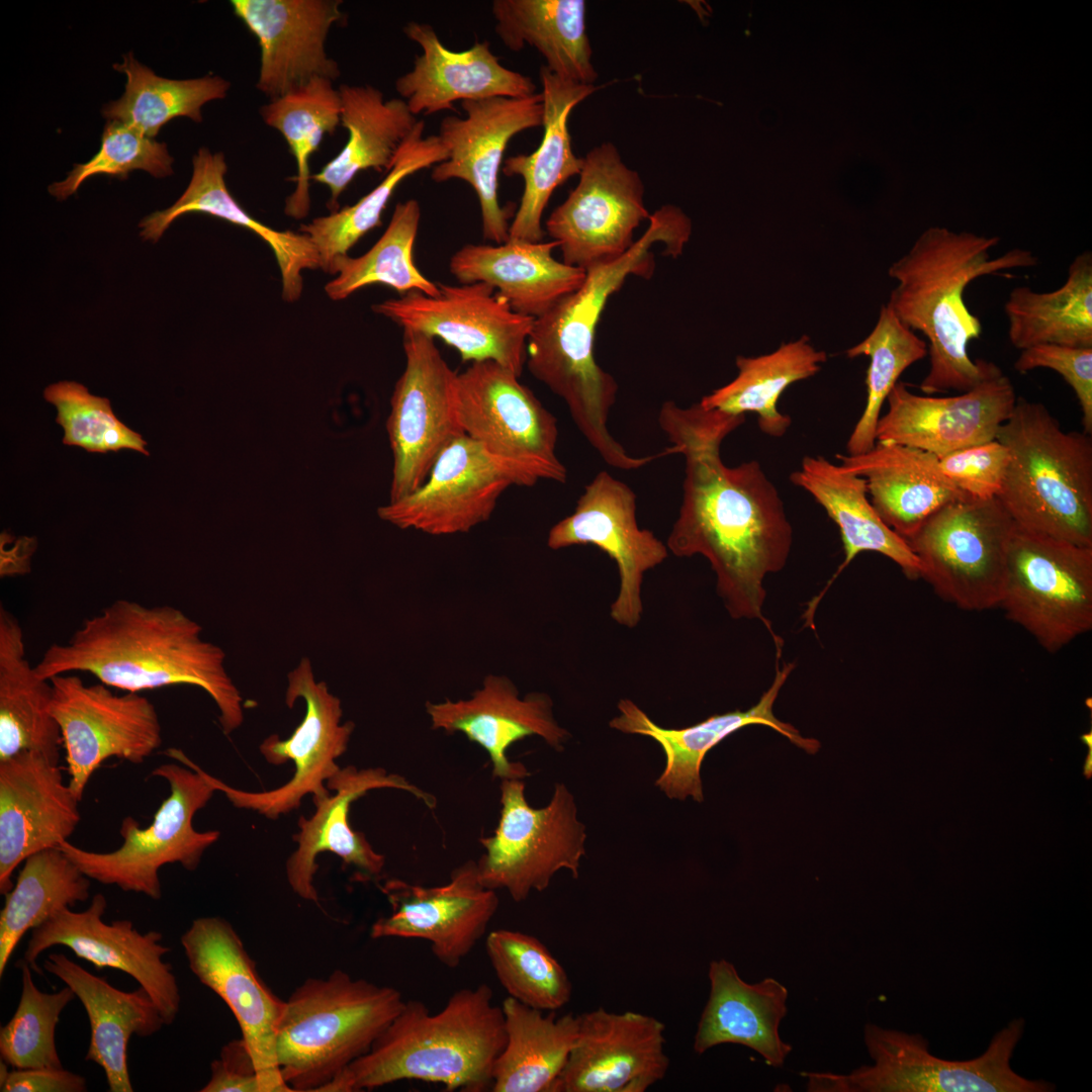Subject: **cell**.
<instances>
[{
  "label": "cell",
  "instance_id": "obj_1",
  "mask_svg": "<svg viewBox=\"0 0 1092 1092\" xmlns=\"http://www.w3.org/2000/svg\"><path fill=\"white\" fill-rule=\"evenodd\" d=\"M745 415L665 401L658 423L685 458L682 500L666 546L676 557L702 555L717 578V592L734 619H757L782 640L763 616V581L789 558L793 530L783 499L757 460L727 466L724 439Z\"/></svg>",
  "mask_w": 1092,
  "mask_h": 1092
},
{
  "label": "cell",
  "instance_id": "obj_2",
  "mask_svg": "<svg viewBox=\"0 0 1092 1092\" xmlns=\"http://www.w3.org/2000/svg\"><path fill=\"white\" fill-rule=\"evenodd\" d=\"M644 234L620 258L586 270L581 286L534 320L527 343L530 373L563 399L572 421L603 460L618 469L645 466L644 456L631 455L610 433L609 416L618 384L594 356L596 329L612 294L630 276L649 278L655 268L652 247L679 256L692 235L690 217L672 204L650 214Z\"/></svg>",
  "mask_w": 1092,
  "mask_h": 1092
},
{
  "label": "cell",
  "instance_id": "obj_3",
  "mask_svg": "<svg viewBox=\"0 0 1092 1092\" xmlns=\"http://www.w3.org/2000/svg\"><path fill=\"white\" fill-rule=\"evenodd\" d=\"M201 634V626L175 607L117 599L85 619L67 642L50 645L34 668L44 679L88 672L129 693L200 688L213 700L222 732L230 735L244 721L243 698L225 669V653Z\"/></svg>",
  "mask_w": 1092,
  "mask_h": 1092
},
{
  "label": "cell",
  "instance_id": "obj_4",
  "mask_svg": "<svg viewBox=\"0 0 1092 1092\" xmlns=\"http://www.w3.org/2000/svg\"><path fill=\"white\" fill-rule=\"evenodd\" d=\"M999 242L998 237L933 226L888 269L897 285L887 304L928 341L930 367L919 385L926 395L965 392L986 372L989 361L969 356V344L981 336L982 324L964 300L967 286L985 275L1037 264L1033 253L1021 248L990 259L989 251Z\"/></svg>",
  "mask_w": 1092,
  "mask_h": 1092
},
{
  "label": "cell",
  "instance_id": "obj_5",
  "mask_svg": "<svg viewBox=\"0 0 1092 1092\" xmlns=\"http://www.w3.org/2000/svg\"><path fill=\"white\" fill-rule=\"evenodd\" d=\"M492 998L482 983L455 991L437 1013L420 1000L404 1001L370 1051L320 1091L372 1090L401 1080L440 1083L450 1092L488 1090L506 1043L504 1012Z\"/></svg>",
  "mask_w": 1092,
  "mask_h": 1092
},
{
  "label": "cell",
  "instance_id": "obj_6",
  "mask_svg": "<svg viewBox=\"0 0 1092 1092\" xmlns=\"http://www.w3.org/2000/svg\"><path fill=\"white\" fill-rule=\"evenodd\" d=\"M996 440L1009 452L997 498L1022 529L1092 548V439L1017 396Z\"/></svg>",
  "mask_w": 1092,
  "mask_h": 1092
},
{
  "label": "cell",
  "instance_id": "obj_7",
  "mask_svg": "<svg viewBox=\"0 0 1092 1092\" xmlns=\"http://www.w3.org/2000/svg\"><path fill=\"white\" fill-rule=\"evenodd\" d=\"M400 992L342 970L309 978L285 1001L277 1062L293 1092L320 1091L367 1054L404 1004Z\"/></svg>",
  "mask_w": 1092,
  "mask_h": 1092
},
{
  "label": "cell",
  "instance_id": "obj_8",
  "mask_svg": "<svg viewBox=\"0 0 1092 1092\" xmlns=\"http://www.w3.org/2000/svg\"><path fill=\"white\" fill-rule=\"evenodd\" d=\"M1023 1018L1011 1020L990 1040L980 1056L945 1060L932 1055L919 1033L882 1028L868 1023L864 1042L874 1061L847 1075L802 1073L812 1092H1052L1044 1080L1027 1079L1011 1067L1023 1036Z\"/></svg>",
  "mask_w": 1092,
  "mask_h": 1092
},
{
  "label": "cell",
  "instance_id": "obj_9",
  "mask_svg": "<svg viewBox=\"0 0 1092 1092\" xmlns=\"http://www.w3.org/2000/svg\"><path fill=\"white\" fill-rule=\"evenodd\" d=\"M165 753L185 766L172 762L152 770L151 776L168 782L170 795L148 827L141 828L130 816L123 818L119 828L122 844L109 852L85 850L68 840L59 846L91 880L153 900L162 896L159 871L163 866L180 863L195 871L204 851L220 835L217 830L197 831L192 824L195 813L216 792L204 770L178 748H168Z\"/></svg>",
  "mask_w": 1092,
  "mask_h": 1092
},
{
  "label": "cell",
  "instance_id": "obj_10",
  "mask_svg": "<svg viewBox=\"0 0 1092 1092\" xmlns=\"http://www.w3.org/2000/svg\"><path fill=\"white\" fill-rule=\"evenodd\" d=\"M1014 522L998 498L947 503L906 542L920 578L943 601L982 612L1001 601Z\"/></svg>",
  "mask_w": 1092,
  "mask_h": 1092
},
{
  "label": "cell",
  "instance_id": "obj_11",
  "mask_svg": "<svg viewBox=\"0 0 1092 1092\" xmlns=\"http://www.w3.org/2000/svg\"><path fill=\"white\" fill-rule=\"evenodd\" d=\"M499 792L497 826L479 839L484 851L476 866L482 885L506 890L522 902L532 891L548 888L560 870L576 879L586 835L567 787L556 784L548 805L539 809L529 805L523 780L500 781Z\"/></svg>",
  "mask_w": 1092,
  "mask_h": 1092
},
{
  "label": "cell",
  "instance_id": "obj_12",
  "mask_svg": "<svg viewBox=\"0 0 1092 1092\" xmlns=\"http://www.w3.org/2000/svg\"><path fill=\"white\" fill-rule=\"evenodd\" d=\"M998 608L1048 652L1092 630V548L1014 524Z\"/></svg>",
  "mask_w": 1092,
  "mask_h": 1092
},
{
  "label": "cell",
  "instance_id": "obj_13",
  "mask_svg": "<svg viewBox=\"0 0 1092 1092\" xmlns=\"http://www.w3.org/2000/svg\"><path fill=\"white\" fill-rule=\"evenodd\" d=\"M510 369L472 362L455 381V411L464 434L532 486L564 483L567 469L556 455L557 421Z\"/></svg>",
  "mask_w": 1092,
  "mask_h": 1092
},
{
  "label": "cell",
  "instance_id": "obj_14",
  "mask_svg": "<svg viewBox=\"0 0 1092 1092\" xmlns=\"http://www.w3.org/2000/svg\"><path fill=\"white\" fill-rule=\"evenodd\" d=\"M287 678L285 704L292 708L296 700L303 699L304 717L287 739L272 734L259 748L270 764L291 760L295 766L292 778L270 791L248 792L231 787L204 770L216 792L223 793L235 807L272 820L297 809L306 795L315 799L330 793L326 783L341 768L336 760L346 752L355 728L352 721L341 723L340 699L329 691L325 681L315 680L307 657L301 658Z\"/></svg>",
  "mask_w": 1092,
  "mask_h": 1092
},
{
  "label": "cell",
  "instance_id": "obj_15",
  "mask_svg": "<svg viewBox=\"0 0 1092 1092\" xmlns=\"http://www.w3.org/2000/svg\"><path fill=\"white\" fill-rule=\"evenodd\" d=\"M51 713L59 724L69 785L82 800L91 776L110 757L143 763L162 744L154 704L141 693L115 694L73 673L52 677Z\"/></svg>",
  "mask_w": 1092,
  "mask_h": 1092
},
{
  "label": "cell",
  "instance_id": "obj_16",
  "mask_svg": "<svg viewBox=\"0 0 1092 1092\" xmlns=\"http://www.w3.org/2000/svg\"><path fill=\"white\" fill-rule=\"evenodd\" d=\"M577 185L545 222L559 243L563 262L588 270L623 256L634 244V232L650 214L644 184L617 147L604 142L589 150Z\"/></svg>",
  "mask_w": 1092,
  "mask_h": 1092
},
{
  "label": "cell",
  "instance_id": "obj_17",
  "mask_svg": "<svg viewBox=\"0 0 1092 1092\" xmlns=\"http://www.w3.org/2000/svg\"><path fill=\"white\" fill-rule=\"evenodd\" d=\"M434 340L403 330L405 367L395 383L386 423L393 459L389 502L420 487L444 448L465 435L455 411L457 373Z\"/></svg>",
  "mask_w": 1092,
  "mask_h": 1092
},
{
  "label": "cell",
  "instance_id": "obj_18",
  "mask_svg": "<svg viewBox=\"0 0 1092 1092\" xmlns=\"http://www.w3.org/2000/svg\"><path fill=\"white\" fill-rule=\"evenodd\" d=\"M438 286L436 296L414 291L373 309L403 330L444 341L462 361L491 360L520 376L535 318L513 310L487 283Z\"/></svg>",
  "mask_w": 1092,
  "mask_h": 1092
},
{
  "label": "cell",
  "instance_id": "obj_19",
  "mask_svg": "<svg viewBox=\"0 0 1092 1092\" xmlns=\"http://www.w3.org/2000/svg\"><path fill=\"white\" fill-rule=\"evenodd\" d=\"M190 971L228 1005L254 1059L261 1092H293L277 1062V1031L285 1001L260 977L233 927L218 916L199 917L181 935Z\"/></svg>",
  "mask_w": 1092,
  "mask_h": 1092
},
{
  "label": "cell",
  "instance_id": "obj_20",
  "mask_svg": "<svg viewBox=\"0 0 1092 1092\" xmlns=\"http://www.w3.org/2000/svg\"><path fill=\"white\" fill-rule=\"evenodd\" d=\"M464 117L441 120L438 136L448 158L433 167L437 182L460 179L475 191L481 212L483 238L496 245L509 240L513 207L498 202V174L506 148L516 134L543 125L541 92L529 97H492L461 101Z\"/></svg>",
  "mask_w": 1092,
  "mask_h": 1092
},
{
  "label": "cell",
  "instance_id": "obj_21",
  "mask_svg": "<svg viewBox=\"0 0 1092 1092\" xmlns=\"http://www.w3.org/2000/svg\"><path fill=\"white\" fill-rule=\"evenodd\" d=\"M106 898L97 893L84 911L69 907L57 911L31 930L22 961L42 975L38 957L52 946H66L98 970L111 968L132 977L151 995L165 1024H172L181 995L172 965L163 961L171 950L162 943L163 934L156 930L142 933L127 919L106 923Z\"/></svg>",
  "mask_w": 1092,
  "mask_h": 1092
},
{
  "label": "cell",
  "instance_id": "obj_22",
  "mask_svg": "<svg viewBox=\"0 0 1092 1092\" xmlns=\"http://www.w3.org/2000/svg\"><path fill=\"white\" fill-rule=\"evenodd\" d=\"M587 544L604 551L619 570L612 619L628 628L637 626L643 611V576L666 559L668 549L651 531L639 527L635 492L608 471H600L584 486L574 512L548 533L547 545L553 550Z\"/></svg>",
  "mask_w": 1092,
  "mask_h": 1092
},
{
  "label": "cell",
  "instance_id": "obj_23",
  "mask_svg": "<svg viewBox=\"0 0 1092 1092\" xmlns=\"http://www.w3.org/2000/svg\"><path fill=\"white\" fill-rule=\"evenodd\" d=\"M512 485L526 486L512 468L466 435L440 453L426 481L412 493L377 509L402 530L441 536L466 533L487 521Z\"/></svg>",
  "mask_w": 1092,
  "mask_h": 1092
},
{
  "label": "cell",
  "instance_id": "obj_24",
  "mask_svg": "<svg viewBox=\"0 0 1092 1092\" xmlns=\"http://www.w3.org/2000/svg\"><path fill=\"white\" fill-rule=\"evenodd\" d=\"M1016 400L1010 378L992 361L973 388L957 395H919L899 381L887 397L876 440L941 457L995 440Z\"/></svg>",
  "mask_w": 1092,
  "mask_h": 1092
},
{
  "label": "cell",
  "instance_id": "obj_25",
  "mask_svg": "<svg viewBox=\"0 0 1092 1092\" xmlns=\"http://www.w3.org/2000/svg\"><path fill=\"white\" fill-rule=\"evenodd\" d=\"M380 890L391 913L372 924L371 938L427 940L434 957L449 969L457 968L482 938L499 905L496 891L480 882L473 859L455 868L443 885L391 879Z\"/></svg>",
  "mask_w": 1092,
  "mask_h": 1092
},
{
  "label": "cell",
  "instance_id": "obj_26",
  "mask_svg": "<svg viewBox=\"0 0 1092 1092\" xmlns=\"http://www.w3.org/2000/svg\"><path fill=\"white\" fill-rule=\"evenodd\" d=\"M578 1020L554 1092H644L665 1077V1025L657 1018L600 1007Z\"/></svg>",
  "mask_w": 1092,
  "mask_h": 1092
},
{
  "label": "cell",
  "instance_id": "obj_27",
  "mask_svg": "<svg viewBox=\"0 0 1092 1092\" xmlns=\"http://www.w3.org/2000/svg\"><path fill=\"white\" fill-rule=\"evenodd\" d=\"M326 785L335 794L312 799L314 813L309 818H299V831L293 835L297 847L287 858L285 867L292 891L314 903L318 902L314 886L317 854L325 851L335 853L345 866L355 870L360 881L379 877L384 868V855L375 851L365 835L353 830L349 824L348 815L354 801L371 790L395 789L412 794L430 809L437 805L433 795L381 767L359 769L348 765L340 768Z\"/></svg>",
  "mask_w": 1092,
  "mask_h": 1092
},
{
  "label": "cell",
  "instance_id": "obj_28",
  "mask_svg": "<svg viewBox=\"0 0 1092 1092\" xmlns=\"http://www.w3.org/2000/svg\"><path fill=\"white\" fill-rule=\"evenodd\" d=\"M59 762L35 752L0 761V894L33 853L59 847L81 820L79 802Z\"/></svg>",
  "mask_w": 1092,
  "mask_h": 1092
},
{
  "label": "cell",
  "instance_id": "obj_29",
  "mask_svg": "<svg viewBox=\"0 0 1092 1092\" xmlns=\"http://www.w3.org/2000/svg\"><path fill=\"white\" fill-rule=\"evenodd\" d=\"M339 0H233L234 13L261 50L256 87L271 99L321 77L340 76L325 49L330 28L342 17Z\"/></svg>",
  "mask_w": 1092,
  "mask_h": 1092
},
{
  "label": "cell",
  "instance_id": "obj_30",
  "mask_svg": "<svg viewBox=\"0 0 1092 1092\" xmlns=\"http://www.w3.org/2000/svg\"><path fill=\"white\" fill-rule=\"evenodd\" d=\"M426 712L433 729L462 733L482 747L489 757L492 778L500 781L530 776L523 763L507 756L515 742L537 735L559 751L569 737L553 717L549 696L531 693L521 698L512 680L502 675H487L469 699L427 702Z\"/></svg>",
  "mask_w": 1092,
  "mask_h": 1092
},
{
  "label": "cell",
  "instance_id": "obj_31",
  "mask_svg": "<svg viewBox=\"0 0 1092 1092\" xmlns=\"http://www.w3.org/2000/svg\"><path fill=\"white\" fill-rule=\"evenodd\" d=\"M794 666L793 663H785L780 668L777 663L770 687L746 711L714 715L687 728L666 729L656 725L632 701L624 699L618 704L620 715L611 720L610 726L624 733L641 734L657 741L664 751L666 764L655 786L670 799L692 797L701 803L704 794L700 770L707 752L743 727L767 726L806 752L814 754L818 751L819 741L801 736L796 728L780 721L772 712L775 701Z\"/></svg>",
  "mask_w": 1092,
  "mask_h": 1092
},
{
  "label": "cell",
  "instance_id": "obj_32",
  "mask_svg": "<svg viewBox=\"0 0 1092 1092\" xmlns=\"http://www.w3.org/2000/svg\"><path fill=\"white\" fill-rule=\"evenodd\" d=\"M403 32L423 52L413 69L395 81L396 91L415 115L454 111L456 101L537 93L530 77L499 63L488 41L456 52L446 48L428 23L410 21Z\"/></svg>",
  "mask_w": 1092,
  "mask_h": 1092
},
{
  "label": "cell",
  "instance_id": "obj_33",
  "mask_svg": "<svg viewBox=\"0 0 1092 1092\" xmlns=\"http://www.w3.org/2000/svg\"><path fill=\"white\" fill-rule=\"evenodd\" d=\"M556 241L527 242L510 239L499 245H465L449 262L461 283H487L513 310L537 318L577 290L586 271L559 262Z\"/></svg>",
  "mask_w": 1092,
  "mask_h": 1092
},
{
  "label": "cell",
  "instance_id": "obj_34",
  "mask_svg": "<svg viewBox=\"0 0 1092 1092\" xmlns=\"http://www.w3.org/2000/svg\"><path fill=\"white\" fill-rule=\"evenodd\" d=\"M544 105L543 139L529 155L507 158L502 167L506 176H520L524 191L510 223L509 238L541 242L545 236L542 216L557 187L578 175L583 158L577 157L571 146L568 129L572 109L590 96L598 87L562 78L545 65L540 69Z\"/></svg>",
  "mask_w": 1092,
  "mask_h": 1092
},
{
  "label": "cell",
  "instance_id": "obj_35",
  "mask_svg": "<svg viewBox=\"0 0 1092 1092\" xmlns=\"http://www.w3.org/2000/svg\"><path fill=\"white\" fill-rule=\"evenodd\" d=\"M43 969L70 987L87 1012L91 1034L85 1060L102 1068L110 1092L133 1091L127 1065L130 1036H151L165 1025L151 995L141 986L121 991L62 952L50 953Z\"/></svg>",
  "mask_w": 1092,
  "mask_h": 1092
},
{
  "label": "cell",
  "instance_id": "obj_36",
  "mask_svg": "<svg viewBox=\"0 0 1092 1092\" xmlns=\"http://www.w3.org/2000/svg\"><path fill=\"white\" fill-rule=\"evenodd\" d=\"M710 995L699 1020L694 1051L702 1055L722 1043L745 1045L767 1065L782 1067L792 1046L779 1027L787 1015L788 990L774 978L749 984L722 959L709 967Z\"/></svg>",
  "mask_w": 1092,
  "mask_h": 1092
},
{
  "label": "cell",
  "instance_id": "obj_37",
  "mask_svg": "<svg viewBox=\"0 0 1092 1092\" xmlns=\"http://www.w3.org/2000/svg\"><path fill=\"white\" fill-rule=\"evenodd\" d=\"M836 457L843 470L864 478L874 509L905 541L941 507L969 497L940 474L935 455L919 449L876 442L866 453Z\"/></svg>",
  "mask_w": 1092,
  "mask_h": 1092
},
{
  "label": "cell",
  "instance_id": "obj_38",
  "mask_svg": "<svg viewBox=\"0 0 1092 1092\" xmlns=\"http://www.w3.org/2000/svg\"><path fill=\"white\" fill-rule=\"evenodd\" d=\"M190 182L178 200L164 210L144 217L139 226L145 241L157 242L170 224L189 212L206 213L251 230L273 250L282 281V296L287 301L299 298L301 271L320 267L316 249L309 237L292 231H276L253 218L230 193L224 176L226 163L220 152L212 154L201 148L192 159Z\"/></svg>",
  "mask_w": 1092,
  "mask_h": 1092
},
{
  "label": "cell",
  "instance_id": "obj_39",
  "mask_svg": "<svg viewBox=\"0 0 1092 1092\" xmlns=\"http://www.w3.org/2000/svg\"><path fill=\"white\" fill-rule=\"evenodd\" d=\"M790 479L824 509L837 525L843 544L844 560L818 598H822L832 580L864 551L891 559L909 579L920 578L917 557L907 542L880 518L868 496L864 478L843 470L823 456H805Z\"/></svg>",
  "mask_w": 1092,
  "mask_h": 1092
},
{
  "label": "cell",
  "instance_id": "obj_40",
  "mask_svg": "<svg viewBox=\"0 0 1092 1092\" xmlns=\"http://www.w3.org/2000/svg\"><path fill=\"white\" fill-rule=\"evenodd\" d=\"M338 90L341 124L348 130V140L333 160L311 175L312 180L329 188L330 207L336 210L339 196L359 172L391 169L419 122L403 99L386 100L371 85L342 84Z\"/></svg>",
  "mask_w": 1092,
  "mask_h": 1092
},
{
  "label": "cell",
  "instance_id": "obj_41",
  "mask_svg": "<svg viewBox=\"0 0 1092 1092\" xmlns=\"http://www.w3.org/2000/svg\"><path fill=\"white\" fill-rule=\"evenodd\" d=\"M53 687L26 658L18 620L0 607V761L21 752L60 759L62 735L51 713Z\"/></svg>",
  "mask_w": 1092,
  "mask_h": 1092
},
{
  "label": "cell",
  "instance_id": "obj_42",
  "mask_svg": "<svg viewBox=\"0 0 1092 1092\" xmlns=\"http://www.w3.org/2000/svg\"><path fill=\"white\" fill-rule=\"evenodd\" d=\"M494 30L506 48H534L554 74L594 85L598 73L586 32L583 0H494Z\"/></svg>",
  "mask_w": 1092,
  "mask_h": 1092
},
{
  "label": "cell",
  "instance_id": "obj_43",
  "mask_svg": "<svg viewBox=\"0 0 1092 1092\" xmlns=\"http://www.w3.org/2000/svg\"><path fill=\"white\" fill-rule=\"evenodd\" d=\"M506 1043L492 1067L493 1092H554L578 1031V1015L527 1006L513 997L502 1004Z\"/></svg>",
  "mask_w": 1092,
  "mask_h": 1092
},
{
  "label": "cell",
  "instance_id": "obj_44",
  "mask_svg": "<svg viewBox=\"0 0 1092 1092\" xmlns=\"http://www.w3.org/2000/svg\"><path fill=\"white\" fill-rule=\"evenodd\" d=\"M827 359V353L816 349L806 335L768 354L739 355L735 360L736 377L699 402L705 408L734 415L754 413L762 433L781 438L792 424L791 417L778 410L781 395L793 383L816 375Z\"/></svg>",
  "mask_w": 1092,
  "mask_h": 1092
},
{
  "label": "cell",
  "instance_id": "obj_45",
  "mask_svg": "<svg viewBox=\"0 0 1092 1092\" xmlns=\"http://www.w3.org/2000/svg\"><path fill=\"white\" fill-rule=\"evenodd\" d=\"M1008 338L1023 350L1037 345L1092 347V255L1085 251L1072 261L1059 288L1036 292L1016 286L1004 304Z\"/></svg>",
  "mask_w": 1092,
  "mask_h": 1092
},
{
  "label": "cell",
  "instance_id": "obj_46",
  "mask_svg": "<svg viewBox=\"0 0 1092 1092\" xmlns=\"http://www.w3.org/2000/svg\"><path fill=\"white\" fill-rule=\"evenodd\" d=\"M88 878L60 847L31 854L0 912V977L23 935L57 911L89 898Z\"/></svg>",
  "mask_w": 1092,
  "mask_h": 1092
},
{
  "label": "cell",
  "instance_id": "obj_47",
  "mask_svg": "<svg viewBox=\"0 0 1092 1092\" xmlns=\"http://www.w3.org/2000/svg\"><path fill=\"white\" fill-rule=\"evenodd\" d=\"M424 120L401 147L384 179L356 203L320 216L299 232L309 237L320 258V267L330 273L334 261L348 251L368 232L380 225L381 215L397 186L408 176L434 167L448 158V151L438 134L423 136Z\"/></svg>",
  "mask_w": 1092,
  "mask_h": 1092
},
{
  "label": "cell",
  "instance_id": "obj_48",
  "mask_svg": "<svg viewBox=\"0 0 1092 1092\" xmlns=\"http://www.w3.org/2000/svg\"><path fill=\"white\" fill-rule=\"evenodd\" d=\"M113 68L126 76L123 95L104 105L102 115L134 126L154 139L161 127L177 117L202 120L201 107L225 97L230 82L219 76L173 80L157 76L128 53Z\"/></svg>",
  "mask_w": 1092,
  "mask_h": 1092
},
{
  "label": "cell",
  "instance_id": "obj_49",
  "mask_svg": "<svg viewBox=\"0 0 1092 1092\" xmlns=\"http://www.w3.org/2000/svg\"><path fill=\"white\" fill-rule=\"evenodd\" d=\"M421 220L418 200L407 199L396 204L383 235L360 257H338L331 274L338 276L325 290L333 300H342L357 290L372 284H384L400 294L421 292L428 296L439 294V286L425 277L414 261V245Z\"/></svg>",
  "mask_w": 1092,
  "mask_h": 1092
},
{
  "label": "cell",
  "instance_id": "obj_50",
  "mask_svg": "<svg viewBox=\"0 0 1092 1092\" xmlns=\"http://www.w3.org/2000/svg\"><path fill=\"white\" fill-rule=\"evenodd\" d=\"M265 123L285 139L296 163L295 189L286 198V215L301 219L310 207L309 159L324 136L341 124V98L333 81L314 78L304 86L271 99L261 108Z\"/></svg>",
  "mask_w": 1092,
  "mask_h": 1092
},
{
  "label": "cell",
  "instance_id": "obj_51",
  "mask_svg": "<svg viewBox=\"0 0 1092 1092\" xmlns=\"http://www.w3.org/2000/svg\"><path fill=\"white\" fill-rule=\"evenodd\" d=\"M927 343L905 326L886 303L880 308L872 332L846 350L848 358L867 356V400L846 443L848 455L870 451L876 444V429L888 395L902 373L927 355Z\"/></svg>",
  "mask_w": 1092,
  "mask_h": 1092
},
{
  "label": "cell",
  "instance_id": "obj_52",
  "mask_svg": "<svg viewBox=\"0 0 1092 1092\" xmlns=\"http://www.w3.org/2000/svg\"><path fill=\"white\" fill-rule=\"evenodd\" d=\"M488 960L510 997L542 1011L566 1005L572 993L567 973L537 937L510 929L490 931Z\"/></svg>",
  "mask_w": 1092,
  "mask_h": 1092
},
{
  "label": "cell",
  "instance_id": "obj_53",
  "mask_svg": "<svg viewBox=\"0 0 1092 1092\" xmlns=\"http://www.w3.org/2000/svg\"><path fill=\"white\" fill-rule=\"evenodd\" d=\"M21 994L11 1019L0 1029V1056L13 1069L63 1068L55 1032L61 1013L76 998L66 986L54 993L40 991L30 967L19 960Z\"/></svg>",
  "mask_w": 1092,
  "mask_h": 1092
},
{
  "label": "cell",
  "instance_id": "obj_54",
  "mask_svg": "<svg viewBox=\"0 0 1092 1092\" xmlns=\"http://www.w3.org/2000/svg\"><path fill=\"white\" fill-rule=\"evenodd\" d=\"M43 397L58 411L56 422L64 429L65 445L93 453L131 449L150 455L147 442L118 420L108 398L93 395L84 385L67 380L49 385Z\"/></svg>",
  "mask_w": 1092,
  "mask_h": 1092
},
{
  "label": "cell",
  "instance_id": "obj_55",
  "mask_svg": "<svg viewBox=\"0 0 1092 1092\" xmlns=\"http://www.w3.org/2000/svg\"><path fill=\"white\" fill-rule=\"evenodd\" d=\"M174 159L167 145L146 136L141 130L117 120L105 124L98 153L88 162L74 165L67 178L49 186L59 200L74 194L81 184L96 175L125 179L133 170H144L157 178L173 174Z\"/></svg>",
  "mask_w": 1092,
  "mask_h": 1092
},
{
  "label": "cell",
  "instance_id": "obj_56",
  "mask_svg": "<svg viewBox=\"0 0 1092 1092\" xmlns=\"http://www.w3.org/2000/svg\"><path fill=\"white\" fill-rule=\"evenodd\" d=\"M940 474L967 496L992 499L999 495L1009 462L1007 448L996 439L936 457Z\"/></svg>",
  "mask_w": 1092,
  "mask_h": 1092
},
{
  "label": "cell",
  "instance_id": "obj_57",
  "mask_svg": "<svg viewBox=\"0 0 1092 1092\" xmlns=\"http://www.w3.org/2000/svg\"><path fill=\"white\" fill-rule=\"evenodd\" d=\"M1013 366L1019 373L1036 368L1058 372L1076 394L1084 433L1092 435V347L1037 345L1021 350Z\"/></svg>",
  "mask_w": 1092,
  "mask_h": 1092
},
{
  "label": "cell",
  "instance_id": "obj_58",
  "mask_svg": "<svg viewBox=\"0 0 1092 1092\" xmlns=\"http://www.w3.org/2000/svg\"><path fill=\"white\" fill-rule=\"evenodd\" d=\"M210 1072L209 1081L200 1092H261L258 1071L243 1037L221 1048Z\"/></svg>",
  "mask_w": 1092,
  "mask_h": 1092
},
{
  "label": "cell",
  "instance_id": "obj_59",
  "mask_svg": "<svg viewBox=\"0 0 1092 1092\" xmlns=\"http://www.w3.org/2000/svg\"><path fill=\"white\" fill-rule=\"evenodd\" d=\"M1 1092H85L86 1079L64 1068L13 1069Z\"/></svg>",
  "mask_w": 1092,
  "mask_h": 1092
},
{
  "label": "cell",
  "instance_id": "obj_60",
  "mask_svg": "<svg viewBox=\"0 0 1092 1092\" xmlns=\"http://www.w3.org/2000/svg\"><path fill=\"white\" fill-rule=\"evenodd\" d=\"M1 576L24 574L29 571L30 555L34 551L35 541L22 537L13 542L11 548L1 544Z\"/></svg>",
  "mask_w": 1092,
  "mask_h": 1092
}]
</instances>
